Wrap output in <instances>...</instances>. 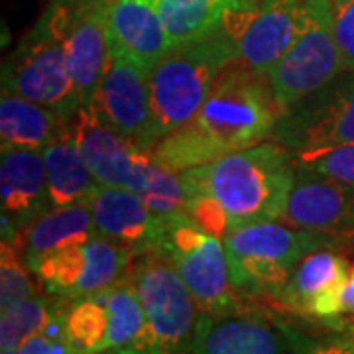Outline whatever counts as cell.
I'll list each match as a JSON object with an SVG mask.
<instances>
[{
	"label": "cell",
	"mask_w": 354,
	"mask_h": 354,
	"mask_svg": "<svg viewBox=\"0 0 354 354\" xmlns=\"http://www.w3.org/2000/svg\"><path fill=\"white\" fill-rule=\"evenodd\" d=\"M295 156L279 142H262L215 162L181 171L187 191H207L223 205L232 227L281 221L295 183Z\"/></svg>",
	"instance_id": "1"
},
{
	"label": "cell",
	"mask_w": 354,
	"mask_h": 354,
	"mask_svg": "<svg viewBox=\"0 0 354 354\" xmlns=\"http://www.w3.org/2000/svg\"><path fill=\"white\" fill-rule=\"evenodd\" d=\"M209 38L171 48L148 75L150 97L162 138L199 113L221 71L239 59L242 20H232Z\"/></svg>",
	"instance_id": "2"
},
{
	"label": "cell",
	"mask_w": 354,
	"mask_h": 354,
	"mask_svg": "<svg viewBox=\"0 0 354 354\" xmlns=\"http://www.w3.org/2000/svg\"><path fill=\"white\" fill-rule=\"evenodd\" d=\"M279 114L268 73L234 59L216 77L193 120L227 156L274 136Z\"/></svg>",
	"instance_id": "3"
},
{
	"label": "cell",
	"mask_w": 354,
	"mask_h": 354,
	"mask_svg": "<svg viewBox=\"0 0 354 354\" xmlns=\"http://www.w3.org/2000/svg\"><path fill=\"white\" fill-rule=\"evenodd\" d=\"M236 291H278L290 279L297 262L321 246H337L327 236L295 228L283 221H258L236 225L223 239Z\"/></svg>",
	"instance_id": "4"
},
{
	"label": "cell",
	"mask_w": 354,
	"mask_h": 354,
	"mask_svg": "<svg viewBox=\"0 0 354 354\" xmlns=\"http://www.w3.org/2000/svg\"><path fill=\"white\" fill-rule=\"evenodd\" d=\"M0 81L2 91L44 104L69 120L83 106L65 41L46 12L4 59Z\"/></svg>",
	"instance_id": "5"
},
{
	"label": "cell",
	"mask_w": 354,
	"mask_h": 354,
	"mask_svg": "<svg viewBox=\"0 0 354 354\" xmlns=\"http://www.w3.org/2000/svg\"><path fill=\"white\" fill-rule=\"evenodd\" d=\"M156 248L171 260L201 313L236 311L225 242L203 230L185 213L160 215Z\"/></svg>",
	"instance_id": "6"
},
{
	"label": "cell",
	"mask_w": 354,
	"mask_h": 354,
	"mask_svg": "<svg viewBox=\"0 0 354 354\" xmlns=\"http://www.w3.org/2000/svg\"><path fill=\"white\" fill-rule=\"evenodd\" d=\"M127 276L144 307L158 354H189L201 311L171 260L152 248L134 258Z\"/></svg>",
	"instance_id": "7"
},
{
	"label": "cell",
	"mask_w": 354,
	"mask_h": 354,
	"mask_svg": "<svg viewBox=\"0 0 354 354\" xmlns=\"http://www.w3.org/2000/svg\"><path fill=\"white\" fill-rule=\"evenodd\" d=\"M346 69L335 38L330 0H307V18L301 34L268 77L279 109L307 97Z\"/></svg>",
	"instance_id": "8"
},
{
	"label": "cell",
	"mask_w": 354,
	"mask_h": 354,
	"mask_svg": "<svg viewBox=\"0 0 354 354\" xmlns=\"http://www.w3.org/2000/svg\"><path fill=\"white\" fill-rule=\"evenodd\" d=\"M272 138L293 156L354 142V69L281 111Z\"/></svg>",
	"instance_id": "9"
},
{
	"label": "cell",
	"mask_w": 354,
	"mask_h": 354,
	"mask_svg": "<svg viewBox=\"0 0 354 354\" xmlns=\"http://www.w3.org/2000/svg\"><path fill=\"white\" fill-rule=\"evenodd\" d=\"M134 258L128 248L99 234L46 256L32 272L51 295L77 301L124 278Z\"/></svg>",
	"instance_id": "10"
},
{
	"label": "cell",
	"mask_w": 354,
	"mask_h": 354,
	"mask_svg": "<svg viewBox=\"0 0 354 354\" xmlns=\"http://www.w3.org/2000/svg\"><path fill=\"white\" fill-rule=\"evenodd\" d=\"M114 0H51L44 10L64 38L83 106L93 101L109 65L106 22Z\"/></svg>",
	"instance_id": "11"
},
{
	"label": "cell",
	"mask_w": 354,
	"mask_h": 354,
	"mask_svg": "<svg viewBox=\"0 0 354 354\" xmlns=\"http://www.w3.org/2000/svg\"><path fill=\"white\" fill-rule=\"evenodd\" d=\"M88 104L138 150L150 152L162 140L153 114L148 73L122 55L111 53L104 75Z\"/></svg>",
	"instance_id": "12"
},
{
	"label": "cell",
	"mask_w": 354,
	"mask_h": 354,
	"mask_svg": "<svg viewBox=\"0 0 354 354\" xmlns=\"http://www.w3.org/2000/svg\"><path fill=\"white\" fill-rule=\"evenodd\" d=\"M281 221L319 232L337 246L354 242V187L297 164L295 183Z\"/></svg>",
	"instance_id": "13"
},
{
	"label": "cell",
	"mask_w": 354,
	"mask_h": 354,
	"mask_svg": "<svg viewBox=\"0 0 354 354\" xmlns=\"http://www.w3.org/2000/svg\"><path fill=\"white\" fill-rule=\"evenodd\" d=\"M301 337L260 315L201 313L189 354H297Z\"/></svg>",
	"instance_id": "14"
},
{
	"label": "cell",
	"mask_w": 354,
	"mask_h": 354,
	"mask_svg": "<svg viewBox=\"0 0 354 354\" xmlns=\"http://www.w3.org/2000/svg\"><path fill=\"white\" fill-rule=\"evenodd\" d=\"M2 241L14 239L22 228L53 209L41 152L4 150L0 158Z\"/></svg>",
	"instance_id": "15"
},
{
	"label": "cell",
	"mask_w": 354,
	"mask_h": 354,
	"mask_svg": "<svg viewBox=\"0 0 354 354\" xmlns=\"http://www.w3.org/2000/svg\"><path fill=\"white\" fill-rule=\"evenodd\" d=\"M307 0H260L239 32V59L268 73L301 34Z\"/></svg>",
	"instance_id": "16"
},
{
	"label": "cell",
	"mask_w": 354,
	"mask_h": 354,
	"mask_svg": "<svg viewBox=\"0 0 354 354\" xmlns=\"http://www.w3.org/2000/svg\"><path fill=\"white\" fill-rule=\"evenodd\" d=\"M348 272V260L335 246H321L297 262L276 297L293 311L335 323L339 319L337 295Z\"/></svg>",
	"instance_id": "17"
},
{
	"label": "cell",
	"mask_w": 354,
	"mask_h": 354,
	"mask_svg": "<svg viewBox=\"0 0 354 354\" xmlns=\"http://www.w3.org/2000/svg\"><path fill=\"white\" fill-rule=\"evenodd\" d=\"M85 203L101 236L124 246L134 256L156 248L162 216L152 213L138 193L99 185Z\"/></svg>",
	"instance_id": "18"
},
{
	"label": "cell",
	"mask_w": 354,
	"mask_h": 354,
	"mask_svg": "<svg viewBox=\"0 0 354 354\" xmlns=\"http://www.w3.org/2000/svg\"><path fill=\"white\" fill-rule=\"evenodd\" d=\"M106 39L111 53L140 65L148 75L171 50L156 0H114Z\"/></svg>",
	"instance_id": "19"
},
{
	"label": "cell",
	"mask_w": 354,
	"mask_h": 354,
	"mask_svg": "<svg viewBox=\"0 0 354 354\" xmlns=\"http://www.w3.org/2000/svg\"><path fill=\"white\" fill-rule=\"evenodd\" d=\"M71 122L77 146L97 181L109 187L132 189L138 148L109 127L91 104L81 106Z\"/></svg>",
	"instance_id": "20"
},
{
	"label": "cell",
	"mask_w": 354,
	"mask_h": 354,
	"mask_svg": "<svg viewBox=\"0 0 354 354\" xmlns=\"http://www.w3.org/2000/svg\"><path fill=\"white\" fill-rule=\"evenodd\" d=\"M73 132V122L44 104L2 91L0 97V146L4 150L41 152Z\"/></svg>",
	"instance_id": "21"
},
{
	"label": "cell",
	"mask_w": 354,
	"mask_h": 354,
	"mask_svg": "<svg viewBox=\"0 0 354 354\" xmlns=\"http://www.w3.org/2000/svg\"><path fill=\"white\" fill-rule=\"evenodd\" d=\"M95 236H99V232L88 205L73 203L50 209L10 241L20 246L30 270H34L46 256L67 246L87 242Z\"/></svg>",
	"instance_id": "22"
},
{
	"label": "cell",
	"mask_w": 354,
	"mask_h": 354,
	"mask_svg": "<svg viewBox=\"0 0 354 354\" xmlns=\"http://www.w3.org/2000/svg\"><path fill=\"white\" fill-rule=\"evenodd\" d=\"M156 6L171 48L213 36L241 12L232 0H156Z\"/></svg>",
	"instance_id": "23"
},
{
	"label": "cell",
	"mask_w": 354,
	"mask_h": 354,
	"mask_svg": "<svg viewBox=\"0 0 354 354\" xmlns=\"http://www.w3.org/2000/svg\"><path fill=\"white\" fill-rule=\"evenodd\" d=\"M41 156L53 207L85 203L88 195L101 185L79 150L73 132L44 148Z\"/></svg>",
	"instance_id": "24"
},
{
	"label": "cell",
	"mask_w": 354,
	"mask_h": 354,
	"mask_svg": "<svg viewBox=\"0 0 354 354\" xmlns=\"http://www.w3.org/2000/svg\"><path fill=\"white\" fill-rule=\"evenodd\" d=\"M132 191L138 193L156 215L185 213L187 189L181 174L160 164L146 150H138L136 153V179Z\"/></svg>",
	"instance_id": "25"
},
{
	"label": "cell",
	"mask_w": 354,
	"mask_h": 354,
	"mask_svg": "<svg viewBox=\"0 0 354 354\" xmlns=\"http://www.w3.org/2000/svg\"><path fill=\"white\" fill-rule=\"evenodd\" d=\"M150 153L160 164L177 174L223 158V152L216 148L215 142L197 127L195 120H189L183 127L165 134L150 150Z\"/></svg>",
	"instance_id": "26"
},
{
	"label": "cell",
	"mask_w": 354,
	"mask_h": 354,
	"mask_svg": "<svg viewBox=\"0 0 354 354\" xmlns=\"http://www.w3.org/2000/svg\"><path fill=\"white\" fill-rule=\"evenodd\" d=\"M67 339L79 354H101L109 330V309L102 291L77 299L65 313Z\"/></svg>",
	"instance_id": "27"
},
{
	"label": "cell",
	"mask_w": 354,
	"mask_h": 354,
	"mask_svg": "<svg viewBox=\"0 0 354 354\" xmlns=\"http://www.w3.org/2000/svg\"><path fill=\"white\" fill-rule=\"evenodd\" d=\"M57 305L46 297L32 295L0 317V348H18L26 339L41 333L50 323Z\"/></svg>",
	"instance_id": "28"
},
{
	"label": "cell",
	"mask_w": 354,
	"mask_h": 354,
	"mask_svg": "<svg viewBox=\"0 0 354 354\" xmlns=\"http://www.w3.org/2000/svg\"><path fill=\"white\" fill-rule=\"evenodd\" d=\"M34 274L26 262L24 252L14 241L0 244V311H8L24 299L38 295L32 281Z\"/></svg>",
	"instance_id": "29"
},
{
	"label": "cell",
	"mask_w": 354,
	"mask_h": 354,
	"mask_svg": "<svg viewBox=\"0 0 354 354\" xmlns=\"http://www.w3.org/2000/svg\"><path fill=\"white\" fill-rule=\"evenodd\" d=\"M295 160L321 176L354 187V142L297 153Z\"/></svg>",
	"instance_id": "30"
},
{
	"label": "cell",
	"mask_w": 354,
	"mask_h": 354,
	"mask_svg": "<svg viewBox=\"0 0 354 354\" xmlns=\"http://www.w3.org/2000/svg\"><path fill=\"white\" fill-rule=\"evenodd\" d=\"M185 215L193 223H197L203 230L213 234L216 239H225L227 232L232 228V221L223 205L207 191H187V205Z\"/></svg>",
	"instance_id": "31"
},
{
	"label": "cell",
	"mask_w": 354,
	"mask_h": 354,
	"mask_svg": "<svg viewBox=\"0 0 354 354\" xmlns=\"http://www.w3.org/2000/svg\"><path fill=\"white\" fill-rule=\"evenodd\" d=\"M335 38L346 69H354V0H330Z\"/></svg>",
	"instance_id": "32"
},
{
	"label": "cell",
	"mask_w": 354,
	"mask_h": 354,
	"mask_svg": "<svg viewBox=\"0 0 354 354\" xmlns=\"http://www.w3.org/2000/svg\"><path fill=\"white\" fill-rule=\"evenodd\" d=\"M18 354H79L67 337H50L44 330L32 335L18 346Z\"/></svg>",
	"instance_id": "33"
},
{
	"label": "cell",
	"mask_w": 354,
	"mask_h": 354,
	"mask_svg": "<svg viewBox=\"0 0 354 354\" xmlns=\"http://www.w3.org/2000/svg\"><path fill=\"white\" fill-rule=\"evenodd\" d=\"M297 354H354V333L335 335L319 341L301 339Z\"/></svg>",
	"instance_id": "34"
},
{
	"label": "cell",
	"mask_w": 354,
	"mask_h": 354,
	"mask_svg": "<svg viewBox=\"0 0 354 354\" xmlns=\"http://www.w3.org/2000/svg\"><path fill=\"white\" fill-rule=\"evenodd\" d=\"M337 311H339V319L344 315H354V266H351L348 278L344 279V283H342L341 290H339V295H337Z\"/></svg>",
	"instance_id": "35"
},
{
	"label": "cell",
	"mask_w": 354,
	"mask_h": 354,
	"mask_svg": "<svg viewBox=\"0 0 354 354\" xmlns=\"http://www.w3.org/2000/svg\"><path fill=\"white\" fill-rule=\"evenodd\" d=\"M232 2L236 4V8H239L241 12H250V10H254V8L258 6L260 0H232Z\"/></svg>",
	"instance_id": "36"
},
{
	"label": "cell",
	"mask_w": 354,
	"mask_h": 354,
	"mask_svg": "<svg viewBox=\"0 0 354 354\" xmlns=\"http://www.w3.org/2000/svg\"><path fill=\"white\" fill-rule=\"evenodd\" d=\"M2 354H18V348H2Z\"/></svg>",
	"instance_id": "37"
},
{
	"label": "cell",
	"mask_w": 354,
	"mask_h": 354,
	"mask_svg": "<svg viewBox=\"0 0 354 354\" xmlns=\"http://www.w3.org/2000/svg\"><path fill=\"white\" fill-rule=\"evenodd\" d=\"M353 333H354V325H353Z\"/></svg>",
	"instance_id": "38"
}]
</instances>
